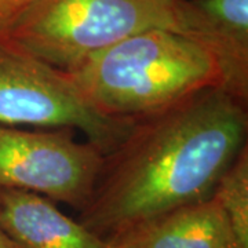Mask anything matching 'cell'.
I'll return each instance as SVG.
<instances>
[{
    "mask_svg": "<svg viewBox=\"0 0 248 248\" xmlns=\"http://www.w3.org/2000/svg\"><path fill=\"white\" fill-rule=\"evenodd\" d=\"M248 105L219 87L135 119L104 155L78 221L104 241L186 204L213 197L248 146Z\"/></svg>",
    "mask_w": 248,
    "mask_h": 248,
    "instance_id": "obj_1",
    "label": "cell"
},
{
    "mask_svg": "<svg viewBox=\"0 0 248 248\" xmlns=\"http://www.w3.org/2000/svg\"><path fill=\"white\" fill-rule=\"evenodd\" d=\"M65 72L98 113L127 122L222 86L213 55L167 29L130 36Z\"/></svg>",
    "mask_w": 248,
    "mask_h": 248,
    "instance_id": "obj_2",
    "label": "cell"
},
{
    "mask_svg": "<svg viewBox=\"0 0 248 248\" xmlns=\"http://www.w3.org/2000/svg\"><path fill=\"white\" fill-rule=\"evenodd\" d=\"M177 0H35L6 36L61 71L149 29L175 32Z\"/></svg>",
    "mask_w": 248,
    "mask_h": 248,
    "instance_id": "obj_3",
    "label": "cell"
},
{
    "mask_svg": "<svg viewBox=\"0 0 248 248\" xmlns=\"http://www.w3.org/2000/svg\"><path fill=\"white\" fill-rule=\"evenodd\" d=\"M131 123L98 113L66 72L0 35V124L79 130L107 155L123 141Z\"/></svg>",
    "mask_w": 248,
    "mask_h": 248,
    "instance_id": "obj_4",
    "label": "cell"
},
{
    "mask_svg": "<svg viewBox=\"0 0 248 248\" xmlns=\"http://www.w3.org/2000/svg\"><path fill=\"white\" fill-rule=\"evenodd\" d=\"M104 153L76 141L73 128L18 130L0 124V190H28L81 211L89 203Z\"/></svg>",
    "mask_w": 248,
    "mask_h": 248,
    "instance_id": "obj_5",
    "label": "cell"
},
{
    "mask_svg": "<svg viewBox=\"0 0 248 248\" xmlns=\"http://www.w3.org/2000/svg\"><path fill=\"white\" fill-rule=\"evenodd\" d=\"M175 32L213 55L221 89L248 105V0H177Z\"/></svg>",
    "mask_w": 248,
    "mask_h": 248,
    "instance_id": "obj_6",
    "label": "cell"
},
{
    "mask_svg": "<svg viewBox=\"0 0 248 248\" xmlns=\"http://www.w3.org/2000/svg\"><path fill=\"white\" fill-rule=\"evenodd\" d=\"M0 228L14 248H112L55 202L28 190H0Z\"/></svg>",
    "mask_w": 248,
    "mask_h": 248,
    "instance_id": "obj_7",
    "label": "cell"
},
{
    "mask_svg": "<svg viewBox=\"0 0 248 248\" xmlns=\"http://www.w3.org/2000/svg\"><path fill=\"white\" fill-rule=\"evenodd\" d=\"M109 244L112 248H237L214 195L142 222Z\"/></svg>",
    "mask_w": 248,
    "mask_h": 248,
    "instance_id": "obj_8",
    "label": "cell"
},
{
    "mask_svg": "<svg viewBox=\"0 0 248 248\" xmlns=\"http://www.w3.org/2000/svg\"><path fill=\"white\" fill-rule=\"evenodd\" d=\"M214 196L226 215L236 247L248 248V146L223 174Z\"/></svg>",
    "mask_w": 248,
    "mask_h": 248,
    "instance_id": "obj_9",
    "label": "cell"
},
{
    "mask_svg": "<svg viewBox=\"0 0 248 248\" xmlns=\"http://www.w3.org/2000/svg\"><path fill=\"white\" fill-rule=\"evenodd\" d=\"M35 0H0V35H6Z\"/></svg>",
    "mask_w": 248,
    "mask_h": 248,
    "instance_id": "obj_10",
    "label": "cell"
},
{
    "mask_svg": "<svg viewBox=\"0 0 248 248\" xmlns=\"http://www.w3.org/2000/svg\"><path fill=\"white\" fill-rule=\"evenodd\" d=\"M0 248H14L13 243L7 239V236L1 231V228H0Z\"/></svg>",
    "mask_w": 248,
    "mask_h": 248,
    "instance_id": "obj_11",
    "label": "cell"
}]
</instances>
